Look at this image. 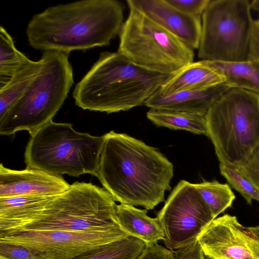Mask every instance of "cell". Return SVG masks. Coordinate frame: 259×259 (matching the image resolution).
Returning a JSON list of instances; mask_svg holds the SVG:
<instances>
[{"label":"cell","instance_id":"cell-1","mask_svg":"<svg viewBox=\"0 0 259 259\" xmlns=\"http://www.w3.org/2000/svg\"><path fill=\"white\" fill-rule=\"evenodd\" d=\"M173 176L172 163L156 148L125 134H105L96 177L115 201L153 209Z\"/></svg>","mask_w":259,"mask_h":259},{"label":"cell","instance_id":"cell-2","mask_svg":"<svg viewBox=\"0 0 259 259\" xmlns=\"http://www.w3.org/2000/svg\"><path fill=\"white\" fill-rule=\"evenodd\" d=\"M124 9L116 0H83L49 7L29 22V44L69 54L108 46L120 32Z\"/></svg>","mask_w":259,"mask_h":259},{"label":"cell","instance_id":"cell-3","mask_svg":"<svg viewBox=\"0 0 259 259\" xmlns=\"http://www.w3.org/2000/svg\"><path fill=\"white\" fill-rule=\"evenodd\" d=\"M175 73L149 70L118 52H103L76 84L73 97L84 110L108 114L125 111L144 105Z\"/></svg>","mask_w":259,"mask_h":259},{"label":"cell","instance_id":"cell-4","mask_svg":"<svg viewBox=\"0 0 259 259\" xmlns=\"http://www.w3.org/2000/svg\"><path fill=\"white\" fill-rule=\"evenodd\" d=\"M69 53L44 51L41 68L16 104L0 118V134L27 131L32 136L52 121L74 83Z\"/></svg>","mask_w":259,"mask_h":259},{"label":"cell","instance_id":"cell-5","mask_svg":"<svg viewBox=\"0 0 259 259\" xmlns=\"http://www.w3.org/2000/svg\"><path fill=\"white\" fill-rule=\"evenodd\" d=\"M105 135L77 132L69 123L53 120L31 136L24 153L26 167L50 174L97 176Z\"/></svg>","mask_w":259,"mask_h":259},{"label":"cell","instance_id":"cell-6","mask_svg":"<svg viewBox=\"0 0 259 259\" xmlns=\"http://www.w3.org/2000/svg\"><path fill=\"white\" fill-rule=\"evenodd\" d=\"M116 204L104 188L76 182L55 197L31 221L4 233L16 231H104L122 228Z\"/></svg>","mask_w":259,"mask_h":259},{"label":"cell","instance_id":"cell-7","mask_svg":"<svg viewBox=\"0 0 259 259\" xmlns=\"http://www.w3.org/2000/svg\"><path fill=\"white\" fill-rule=\"evenodd\" d=\"M207 136L220 163L241 165L259 145V95L233 88L206 115Z\"/></svg>","mask_w":259,"mask_h":259},{"label":"cell","instance_id":"cell-8","mask_svg":"<svg viewBox=\"0 0 259 259\" xmlns=\"http://www.w3.org/2000/svg\"><path fill=\"white\" fill-rule=\"evenodd\" d=\"M118 51L148 70L174 74L193 62V50L145 14L129 8Z\"/></svg>","mask_w":259,"mask_h":259},{"label":"cell","instance_id":"cell-9","mask_svg":"<svg viewBox=\"0 0 259 259\" xmlns=\"http://www.w3.org/2000/svg\"><path fill=\"white\" fill-rule=\"evenodd\" d=\"M247 0H210L201 17L198 57L224 62L248 60L254 20Z\"/></svg>","mask_w":259,"mask_h":259},{"label":"cell","instance_id":"cell-10","mask_svg":"<svg viewBox=\"0 0 259 259\" xmlns=\"http://www.w3.org/2000/svg\"><path fill=\"white\" fill-rule=\"evenodd\" d=\"M157 218L163 231L164 245L171 251L195 243L214 219L193 184L185 180L175 187Z\"/></svg>","mask_w":259,"mask_h":259},{"label":"cell","instance_id":"cell-11","mask_svg":"<svg viewBox=\"0 0 259 259\" xmlns=\"http://www.w3.org/2000/svg\"><path fill=\"white\" fill-rule=\"evenodd\" d=\"M128 236L122 228L97 232L16 231L0 233V242L33 248L50 259H72Z\"/></svg>","mask_w":259,"mask_h":259},{"label":"cell","instance_id":"cell-12","mask_svg":"<svg viewBox=\"0 0 259 259\" xmlns=\"http://www.w3.org/2000/svg\"><path fill=\"white\" fill-rule=\"evenodd\" d=\"M198 241L211 259H259V226L245 227L235 216L213 219Z\"/></svg>","mask_w":259,"mask_h":259},{"label":"cell","instance_id":"cell-13","mask_svg":"<svg viewBox=\"0 0 259 259\" xmlns=\"http://www.w3.org/2000/svg\"><path fill=\"white\" fill-rule=\"evenodd\" d=\"M128 8L145 14L192 49H198L201 17L185 14L165 0H127Z\"/></svg>","mask_w":259,"mask_h":259},{"label":"cell","instance_id":"cell-14","mask_svg":"<svg viewBox=\"0 0 259 259\" xmlns=\"http://www.w3.org/2000/svg\"><path fill=\"white\" fill-rule=\"evenodd\" d=\"M62 176L27 167L14 170L0 165V198L15 196L55 197L70 187Z\"/></svg>","mask_w":259,"mask_h":259},{"label":"cell","instance_id":"cell-15","mask_svg":"<svg viewBox=\"0 0 259 259\" xmlns=\"http://www.w3.org/2000/svg\"><path fill=\"white\" fill-rule=\"evenodd\" d=\"M231 88L223 82L201 90L163 95L157 91L144 103L150 109L206 114L210 108Z\"/></svg>","mask_w":259,"mask_h":259},{"label":"cell","instance_id":"cell-16","mask_svg":"<svg viewBox=\"0 0 259 259\" xmlns=\"http://www.w3.org/2000/svg\"><path fill=\"white\" fill-rule=\"evenodd\" d=\"M54 197L15 196L0 198V232L31 221L42 212Z\"/></svg>","mask_w":259,"mask_h":259},{"label":"cell","instance_id":"cell-17","mask_svg":"<svg viewBox=\"0 0 259 259\" xmlns=\"http://www.w3.org/2000/svg\"><path fill=\"white\" fill-rule=\"evenodd\" d=\"M116 217L121 228L130 235L150 245L164 238L163 229L157 218L147 215V210L133 205H116Z\"/></svg>","mask_w":259,"mask_h":259},{"label":"cell","instance_id":"cell-18","mask_svg":"<svg viewBox=\"0 0 259 259\" xmlns=\"http://www.w3.org/2000/svg\"><path fill=\"white\" fill-rule=\"evenodd\" d=\"M225 82L224 77L201 61L191 62L176 72L158 90L163 95L201 90Z\"/></svg>","mask_w":259,"mask_h":259},{"label":"cell","instance_id":"cell-19","mask_svg":"<svg viewBox=\"0 0 259 259\" xmlns=\"http://www.w3.org/2000/svg\"><path fill=\"white\" fill-rule=\"evenodd\" d=\"M225 78L231 88L244 89L259 95V61L224 62L201 60Z\"/></svg>","mask_w":259,"mask_h":259},{"label":"cell","instance_id":"cell-20","mask_svg":"<svg viewBox=\"0 0 259 259\" xmlns=\"http://www.w3.org/2000/svg\"><path fill=\"white\" fill-rule=\"evenodd\" d=\"M42 60H31L11 77L1 81L0 118L2 117L24 95L38 73Z\"/></svg>","mask_w":259,"mask_h":259},{"label":"cell","instance_id":"cell-21","mask_svg":"<svg viewBox=\"0 0 259 259\" xmlns=\"http://www.w3.org/2000/svg\"><path fill=\"white\" fill-rule=\"evenodd\" d=\"M146 115L147 118L157 126L207 135L206 114L150 109Z\"/></svg>","mask_w":259,"mask_h":259},{"label":"cell","instance_id":"cell-22","mask_svg":"<svg viewBox=\"0 0 259 259\" xmlns=\"http://www.w3.org/2000/svg\"><path fill=\"white\" fill-rule=\"evenodd\" d=\"M146 243L128 236L107 243L72 259H138Z\"/></svg>","mask_w":259,"mask_h":259},{"label":"cell","instance_id":"cell-23","mask_svg":"<svg viewBox=\"0 0 259 259\" xmlns=\"http://www.w3.org/2000/svg\"><path fill=\"white\" fill-rule=\"evenodd\" d=\"M193 185L209 207L214 219L231 207L236 198L230 185L217 181H203Z\"/></svg>","mask_w":259,"mask_h":259},{"label":"cell","instance_id":"cell-24","mask_svg":"<svg viewBox=\"0 0 259 259\" xmlns=\"http://www.w3.org/2000/svg\"><path fill=\"white\" fill-rule=\"evenodd\" d=\"M30 59L15 46L12 36L2 26L0 27L1 81L11 77L21 69Z\"/></svg>","mask_w":259,"mask_h":259},{"label":"cell","instance_id":"cell-25","mask_svg":"<svg viewBox=\"0 0 259 259\" xmlns=\"http://www.w3.org/2000/svg\"><path fill=\"white\" fill-rule=\"evenodd\" d=\"M221 175L230 186L238 191L251 205L253 200L259 202V190L241 169L239 165L220 163Z\"/></svg>","mask_w":259,"mask_h":259},{"label":"cell","instance_id":"cell-26","mask_svg":"<svg viewBox=\"0 0 259 259\" xmlns=\"http://www.w3.org/2000/svg\"><path fill=\"white\" fill-rule=\"evenodd\" d=\"M0 256L10 259H50L44 252L33 248L2 242Z\"/></svg>","mask_w":259,"mask_h":259},{"label":"cell","instance_id":"cell-27","mask_svg":"<svg viewBox=\"0 0 259 259\" xmlns=\"http://www.w3.org/2000/svg\"><path fill=\"white\" fill-rule=\"evenodd\" d=\"M210 0H165L179 11L191 16L201 17Z\"/></svg>","mask_w":259,"mask_h":259},{"label":"cell","instance_id":"cell-28","mask_svg":"<svg viewBox=\"0 0 259 259\" xmlns=\"http://www.w3.org/2000/svg\"><path fill=\"white\" fill-rule=\"evenodd\" d=\"M239 166L259 190V145Z\"/></svg>","mask_w":259,"mask_h":259},{"label":"cell","instance_id":"cell-29","mask_svg":"<svg viewBox=\"0 0 259 259\" xmlns=\"http://www.w3.org/2000/svg\"><path fill=\"white\" fill-rule=\"evenodd\" d=\"M138 259H175L173 251L157 243L146 245Z\"/></svg>","mask_w":259,"mask_h":259},{"label":"cell","instance_id":"cell-30","mask_svg":"<svg viewBox=\"0 0 259 259\" xmlns=\"http://www.w3.org/2000/svg\"><path fill=\"white\" fill-rule=\"evenodd\" d=\"M175 259H205V255L197 240L193 244L173 251Z\"/></svg>","mask_w":259,"mask_h":259},{"label":"cell","instance_id":"cell-31","mask_svg":"<svg viewBox=\"0 0 259 259\" xmlns=\"http://www.w3.org/2000/svg\"><path fill=\"white\" fill-rule=\"evenodd\" d=\"M248 60L259 61V21L254 20L250 39Z\"/></svg>","mask_w":259,"mask_h":259},{"label":"cell","instance_id":"cell-32","mask_svg":"<svg viewBox=\"0 0 259 259\" xmlns=\"http://www.w3.org/2000/svg\"><path fill=\"white\" fill-rule=\"evenodd\" d=\"M250 5L251 9H253L257 12L258 15V21H259V0H254L252 1L250 3Z\"/></svg>","mask_w":259,"mask_h":259},{"label":"cell","instance_id":"cell-33","mask_svg":"<svg viewBox=\"0 0 259 259\" xmlns=\"http://www.w3.org/2000/svg\"><path fill=\"white\" fill-rule=\"evenodd\" d=\"M0 259H10V258H8L6 257L2 256H0Z\"/></svg>","mask_w":259,"mask_h":259},{"label":"cell","instance_id":"cell-34","mask_svg":"<svg viewBox=\"0 0 259 259\" xmlns=\"http://www.w3.org/2000/svg\"><path fill=\"white\" fill-rule=\"evenodd\" d=\"M205 259H211V258L208 257V256H205Z\"/></svg>","mask_w":259,"mask_h":259}]
</instances>
